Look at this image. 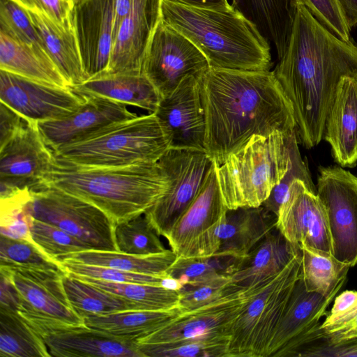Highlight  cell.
Instances as JSON below:
<instances>
[{
    "mask_svg": "<svg viewBox=\"0 0 357 357\" xmlns=\"http://www.w3.org/2000/svg\"><path fill=\"white\" fill-rule=\"evenodd\" d=\"M170 147L168 132L150 113L112 124L54 154L79 166L124 167L158 162Z\"/></svg>",
    "mask_w": 357,
    "mask_h": 357,
    "instance_id": "cell-6",
    "label": "cell"
},
{
    "mask_svg": "<svg viewBox=\"0 0 357 357\" xmlns=\"http://www.w3.org/2000/svg\"><path fill=\"white\" fill-rule=\"evenodd\" d=\"M350 29L357 24V0H337Z\"/></svg>",
    "mask_w": 357,
    "mask_h": 357,
    "instance_id": "cell-53",
    "label": "cell"
},
{
    "mask_svg": "<svg viewBox=\"0 0 357 357\" xmlns=\"http://www.w3.org/2000/svg\"><path fill=\"white\" fill-rule=\"evenodd\" d=\"M26 12L47 54L70 87L86 82L89 78L84 70L75 34L62 31L41 14Z\"/></svg>",
    "mask_w": 357,
    "mask_h": 357,
    "instance_id": "cell-30",
    "label": "cell"
},
{
    "mask_svg": "<svg viewBox=\"0 0 357 357\" xmlns=\"http://www.w3.org/2000/svg\"><path fill=\"white\" fill-rule=\"evenodd\" d=\"M296 130L289 135V167L281 181L273 189L268 199L261 205L277 217L279 209L287 199L289 189L296 180L303 181L307 187L317 193V187L313 183L308 167L303 160L298 146Z\"/></svg>",
    "mask_w": 357,
    "mask_h": 357,
    "instance_id": "cell-42",
    "label": "cell"
},
{
    "mask_svg": "<svg viewBox=\"0 0 357 357\" xmlns=\"http://www.w3.org/2000/svg\"><path fill=\"white\" fill-rule=\"evenodd\" d=\"M301 266V250L278 274L244 289L246 301L234 321L227 357H267Z\"/></svg>",
    "mask_w": 357,
    "mask_h": 357,
    "instance_id": "cell-7",
    "label": "cell"
},
{
    "mask_svg": "<svg viewBox=\"0 0 357 357\" xmlns=\"http://www.w3.org/2000/svg\"><path fill=\"white\" fill-rule=\"evenodd\" d=\"M63 283L70 303L83 319L88 315H104L120 311L144 310L131 301L93 286L68 273Z\"/></svg>",
    "mask_w": 357,
    "mask_h": 357,
    "instance_id": "cell-33",
    "label": "cell"
},
{
    "mask_svg": "<svg viewBox=\"0 0 357 357\" xmlns=\"http://www.w3.org/2000/svg\"><path fill=\"white\" fill-rule=\"evenodd\" d=\"M317 195L323 204L331 238V254L357 264V176L341 166L320 167Z\"/></svg>",
    "mask_w": 357,
    "mask_h": 357,
    "instance_id": "cell-10",
    "label": "cell"
},
{
    "mask_svg": "<svg viewBox=\"0 0 357 357\" xmlns=\"http://www.w3.org/2000/svg\"><path fill=\"white\" fill-rule=\"evenodd\" d=\"M22 318L43 338L51 356L143 357L136 342L85 324L75 326L38 318Z\"/></svg>",
    "mask_w": 357,
    "mask_h": 357,
    "instance_id": "cell-15",
    "label": "cell"
},
{
    "mask_svg": "<svg viewBox=\"0 0 357 357\" xmlns=\"http://www.w3.org/2000/svg\"><path fill=\"white\" fill-rule=\"evenodd\" d=\"M11 1L26 10L44 15L62 31L75 33L72 17L73 3L68 0Z\"/></svg>",
    "mask_w": 357,
    "mask_h": 357,
    "instance_id": "cell-47",
    "label": "cell"
},
{
    "mask_svg": "<svg viewBox=\"0 0 357 357\" xmlns=\"http://www.w3.org/2000/svg\"><path fill=\"white\" fill-rule=\"evenodd\" d=\"M300 252L275 227L242 259L231 281L240 288H250L278 274Z\"/></svg>",
    "mask_w": 357,
    "mask_h": 357,
    "instance_id": "cell-25",
    "label": "cell"
},
{
    "mask_svg": "<svg viewBox=\"0 0 357 357\" xmlns=\"http://www.w3.org/2000/svg\"><path fill=\"white\" fill-rule=\"evenodd\" d=\"M0 70L36 81L70 87L52 61L0 31Z\"/></svg>",
    "mask_w": 357,
    "mask_h": 357,
    "instance_id": "cell-31",
    "label": "cell"
},
{
    "mask_svg": "<svg viewBox=\"0 0 357 357\" xmlns=\"http://www.w3.org/2000/svg\"><path fill=\"white\" fill-rule=\"evenodd\" d=\"M45 183L91 203L115 224L146 213L169 187V178L158 162L85 167L56 158Z\"/></svg>",
    "mask_w": 357,
    "mask_h": 357,
    "instance_id": "cell-4",
    "label": "cell"
},
{
    "mask_svg": "<svg viewBox=\"0 0 357 357\" xmlns=\"http://www.w3.org/2000/svg\"><path fill=\"white\" fill-rule=\"evenodd\" d=\"M71 87L78 91L135 106L150 113L155 112L162 98L157 89L144 73H102Z\"/></svg>",
    "mask_w": 357,
    "mask_h": 357,
    "instance_id": "cell-27",
    "label": "cell"
},
{
    "mask_svg": "<svg viewBox=\"0 0 357 357\" xmlns=\"http://www.w3.org/2000/svg\"><path fill=\"white\" fill-rule=\"evenodd\" d=\"M337 294L326 297L307 291L300 273L271 339L267 357H291L303 339L320 324Z\"/></svg>",
    "mask_w": 357,
    "mask_h": 357,
    "instance_id": "cell-22",
    "label": "cell"
},
{
    "mask_svg": "<svg viewBox=\"0 0 357 357\" xmlns=\"http://www.w3.org/2000/svg\"><path fill=\"white\" fill-rule=\"evenodd\" d=\"M43 338L16 310L0 306V357H50Z\"/></svg>",
    "mask_w": 357,
    "mask_h": 357,
    "instance_id": "cell-35",
    "label": "cell"
},
{
    "mask_svg": "<svg viewBox=\"0 0 357 357\" xmlns=\"http://www.w3.org/2000/svg\"><path fill=\"white\" fill-rule=\"evenodd\" d=\"M227 211L214 164L198 195L167 238L176 257H186L195 242L214 226Z\"/></svg>",
    "mask_w": 357,
    "mask_h": 357,
    "instance_id": "cell-24",
    "label": "cell"
},
{
    "mask_svg": "<svg viewBox=\"0 0 357 357\" xmlns=\"http://www.w3.org/2000/svg\"><path fill=\"white\" fill-rule=\"evenodd\" d=\"M0 100L23 117L38 123L63 118L83 102L71 87L45 83L0 70Z\"/></svg>",
    "mask_w": 357,
    "mask_h": 357,
    "instance_id": "cell-14",
    "label": "cell"
},
{
    "mask_svg": "<svg viewBox=\"0 0 357 357\" xmlns=\"http://www.w3.org/2000/svg\"><path fill=\"white\" fill-rule=\"evenodd\" d=\"M303 356H357V338L312 347L304 353Z\"/></svg>",
    "mask_w": 357,
    "mask_h": 357,
    "instance_id": "cell-50",
    "label": "cell"
},
{
    "mask_svg": "<svg viewBox=\"0 0 357 357\" xmlns=\"http://www.w3.org/2000/svg\"><path fill=\"white\" fill-rule=\"evenodd\" d=\"M0 266L66 272L61 262L47 255L32 241L1 234Z\"/></svg>",
    "mask_w": 357,
    "mask_h": 357,
    "instance_id": "cell-40",
    "label": "cell"
},
{
    "mask_svg": "<svg viewBox=\"0 0 357 357\" xmlns=\"http://www.w3.org/2000/svg\"><path fill=\"white\" fill-rule=\"evenodd\" d=\"M293 131L255 135L222 164L215 163L227 209L259 207L268 199L289 169V139Z\"/></svg>",
    "mask_w": 357,
    "mask_h": 357,
    "instance_id": "cell-5",
    "label": "cell"
},
{
    "mask_svg": "<svg viewBox=\"0 0 357 357\" xmlns=\"http://www.w3.org/2000/svg\"><path fill=\"white\" fill-rule=\"evenodd\" d=\"M190 6L201 8L227 10L233 8L228 0H171Z\"/></svg>",
    "mask_w": 357,
    "mask_h": 357,
    "instance_id": "cell-51",
    "label": "cell"
},
{
    "mask_svg": "<svg viewBox=\"0 0 357 357\" xmlns=\"http://www.w3.org/2000/svg\"><path fill=\"white\" fill-rule=\"evenodd\" d=\"M292 3L291 35L273 73L292 105L297 139L311 149L323 139L341 79L357 75V46L338 38L305 6Z\"/></svg>",
    "mask_w": 357,
    "mask_h": 357,
    "instance_id": "cell-1",
    "label": "cell"
},
{
    "mask_svg": "<svg viewBox=\"0 0 357 357\" xmlns=\"http://www.w3.org/2000/svg\"><path fill=\"white\" fill-rule=\"evenodd\" d=\"M68 1L73 3V0H68Z\"/></svg>",
    "mask_w": 357,
    "mask_h": 357,
    "instance_id": "cell-54",
    "label": "cell"
},
{
    "mask_svg": "<svg viewBox=\"0 0 357 357\" xmlns=\"http://www.w3.org/2000/svg\"><path fill=\"white\" fill-rule=\"evenodd\" d=\"M30 233L32 241L47 255L56 261L61 256L66 254L91 250L58 227L32 217L30 221Z\"/></svg>",
    "mask_w": 357,
    "mask_h": 357,
    "instance_id": "cell-43",
    "label": "cell"
},
{
    "mask_svg": "<svg viewBox=\"0 0 357 357\" xmlns=\"http://www.w3.org/2000/svg\"><path fill=\"white\" fill-rule=\"evenodd\" d=\"M158 162L169 178V187L145 215L167 239L198 195L215 162L206 150L170 147Z\"/></svg>",
    "mask_w": 357,
    "mask_h": 357,
    "instance_id": "cell-9",
    "label": "cell"
},
{
    "mask_svg": "<svg viewBox=\"0 0 357 357\" xmlns=\"http://www.w3.org/2000/svg\"><path fill=\"white\" fill-rule=\"evenodd\" d=\"M161 0H134L114 41L107 70L141 74L146 49L160 20Z\"/></svg>",
    "mask_w": 357,
    "mask_h": 357,
    "instance_id": "cell-21",
    "label": "cell"
},
{
    "mask_svg": "<svg viewBox=\"0 0 357 357\" xmlns=\"http://www.w3.org/2000/svg\"><path fill=\"white\" fill-rule=\"evenodd\" d=\"M14 109L0 102V147L6 144L27 122Z\"/></svg>",
    "mask_w": 357,
    "mask_h": 357,
    "instance_id": "cell-49",
    "label": "cell"
},
{
    "mask_svg": "<svg viewBox=\"0 0 357 357\" xmlns=\"http://www.w3.org/2000/svg\"><path fill=\"white\" fill-rule=\"evenodd\" d=\"M70 274L98 288L136 303L146 310H167L178 306L179 294L174 287L163 284L109 282Z\"/></svg>",
    "mask_w": 357,
    "mask_h": 357,
    "instance_id": "cell-36",
    "label": "cell"
},
{
    "mask_svg": "<svg viewBox=\"0 0 357 357\" xmlns=\"http://www.w3.org/2000/svg\"><path fill=\"white\" fill-rule=\"evenodd\" d=\"M277 217L261 206L227 209L215 255L246 257L274 228Z\"/></svg>",
    "mask_w": 357,
    "mask_h": 357,
    "instance_id": "cell-26",
    "label": "cell"
},
{
    "mask_svg": "<svg viewBox=\"0 0 357 357\" xmlns=\"http://www.w3.org/2000/svg\"><path fill=\"white\" fill-rule=\"evenodd\" d=\"M73 89L84 98L76 110L59 119L37 123L43 138L53 152L112 124L137 116L126 104Z\"/></svg>",
    "mask_w": 357,
    "mask_h": 357,
    "instance_id": "cell-16",
    "label": "cell"
},
{
    "mask_svg": "<svg viewBox=\"0 0 357 357\" xmlns=\"http://www.w3.org/2000/svg\"><path fill=\"white\" fill-rule=\"evenodd\" d=\"M205 150L216 165L255 135L296 130L292 105L273 71L209 68L199 80Z\"/></svg>",
    "mask_w": 357,
    "mask_h": 357,
    "instance_id": "cell-2",
    "label": "cell"
},
{
    "mask_svg": "<svg viewBox=\"0 0 357 357\" xmlns=\"http://www.w3.org/2000/svg\"><path fill=\"white\" fill-rule=\"evenodd\" d=\"M67 273L115 282L165 284V277L132 273L101 266L83 264L70 259L60 261Z\"/></svg>",
    "mask_w": 357,
    "mask_h": 357,
    "instance_id": "cell-45",
    "label": "cell"
},
{
    "mask_svg": "<svg viewBox=\"0 0 357 357\" xmlns=\"http://www.w3.org/2000/svg\"><path fill=\"white\" fill-rule=\"evenodd\" d=\"M246 299L245 289L237 287L211 303L183 312L136 343L169 342L218 334L230 335L232 324Z\"/></svg>",
    "mask_w": 357,
    "mask_h": 357,
    "instance_id": "cell-20",
    "label": "cell"
},
{
    "mask_svg": "<svg viewBox=\"0 0 357 357\" xmlns=\"http://www.w3.org/2000/svg\"><path fill=\"white\" fill-rule=\"evenodd\" d=\"M30 192L26 210L32 218L58 227L91 250L117 251L115 222L98 207L46 183Z\"/></svg>",
    "mask_w": 357,
    "mask_h": 357,
    "instance_id": "cell-8",
    "label": "cell"
},
{
    "mask_svg": "<svg viewBox=\"0 0 357 357\" xmlns=\"http://www.w3.org/2000/svg\"><path fill=\"white\" fill-rule=\"evenodd\" d=\"M326 318L318 326L324 333H333L357 319V290H346L336 296Z\"/></svg>",
    "mask_w": 357,
    "mask_h": 357,
    "instance_id": "cell-48",
    "label": "cell"
},
{
    "mask_svg": "<svg viewBox=\"0 0 357 357\" xmlns=\"http://www.w3.org/2000/svg\"><path fill=\"white\" fill-rule=\"evenodd\" d=\"M210 68L204 54L161 18L144 56L142 73L164 97L185 78L201 77Z\"/></svg>",
    "mask_w": 357,
    "mask_h": 357,
    "instance_id": "cell-11",
    "label": "cell"
},
{
    "mask_svg": "<svg viewBox=\"0 0 357 357\" xmlns=\"http://www.w3.org/2000/svg\"><path fill=\"white\" fill-rule=\"evenodd\" d=\"M276 227L291 243L331 253L326 211L317 193L301 180L291 185L277 215Z\"/></svg>",
    "mask_w": 357,
    "mask_h": 357,
    "instance_id": "cell-18",
    "label": "cell"
},
{
    "mask_svg": "<svg viewBox=\"0 0 357 357\" xmlns=\"http://www.w3.org/2000/svg\"><path fill=\"white\" fill-rule=\"evenodd\" d=\"M190 76L161 98L154 112L171 139V147L205 150L206 120L199 80Z\"/></svg>",
    "mask_w": 357,
    "mask_h": 357,
    "instance_id": "cell-19",
    "label": "cell"
},
{
    "mask_svg": "<svg viewBox=\"0 0 357 357\" xmlns=\"http://www.w3.org/2000/svg\"><path fill=\"white\" fill-rule=\"evenodd\" d=\"M230 335H211L174 342L136 343L143 357H227Z\"/></svg>",
    "mask_w": 357,
    "mask_h": 357,
    "instance_id": "cell-38",
    "label": "cell"
},
{
    "mask_svg": "<svg viewBox=\"0 0 357 357\" xmlns=\"http://www.w3.org/2000/svg\"><path fill=\"white\" fill-rule=\"evenodd\" d=\"M232 6L256 25L273 44L278 59L284 54L294 21L292 0H231Z\"/></svg>",
    "mask_w": 357,
    "mask_h": 357,
    "instance_id": "cell-29",
    "label": "cell"
},
{
    "mask_svg": "<svg viewBox=\"0 0 357 357\" xmlns=\"http://www.w3.org/2000/svg\"><path fill=\"white\" fill-rule=\"evenodd\" d=\"M303 5L330 32L338 38L350 40V31L337 0H293Z\"/></svg>",
    "mask_w": 357,
    "mask_h": 357,
    "instance_id": "cell-46",
    "label": "cell"
},
{
    "mask_svg": "<svg viewBox=\"0 0 357 357\" xmlns=\"http://www.w3.org/2000/svg\"><path fill=\"white\" fill-rule=\"evenodd\" d=\"M54 154L43 138L36 122L28 120L0 147V195L35 190L45 184Z\"/></svg>",
    "mask_w": 357,
    "mask_h": 357,
    "instance_id": "cell-13",
    "label": "cell"
},
{
    "mask_svg": "<svg viewBox=\"0 0 357 357\" xmlns=\"http://www.w3.org/2000/svg\"><path fill=\"white\" fill-rule=\"evenodd\" d=\"M300 248L301 274L307 290L326 297L338 293L351 267L337 260L331 252L305 245Z\"/></svg>",
    "mask_w": 357,
    "mask_h": 357,
    "instance_id": "cell-34",
    "label": "cell"
},
{
    "mask_svg": "<svg viewBox=\"0 0 357 357\" xmlns=\"http://www.w3.org/2000/svg\"><path fill=\"white\" fill-rule=\"evenodd\" d=\"M243 258L215 255L207 257H176L167 271L169 281L180 285L231 275Z\"/></svg>",
    "mask_w": 357,
    "mask_h": 357,
    "instance_id": "cell-37",
    "label": "cell"
},
{
    "mask_svg": "<svg viewBox=\"0 0 357 357\" xmlns=\"http://www.w3.org/2000/svg\"><path fill=\"white\" fill-rule=\"evenodd\" d=\"M114 11V0H73L74 30L89 79L107 70L113 45Z\"/></svg>",
    "mask_w": 357,
    "mask_h": 357,
    "instance_id": "cell-17",
    "label": "cell"
},
{
    "mask_svg": "<svg viewBox=\"0 0 357 357\" xmlns=\"http://www.w3.org/2000/svg\"><path fill=\"white\" fill-rule=\"evenodd\" d=\"M334 160L342 167L357 163V75L339 82L324 131Z\"/></svg>",
    "mask_w": 357,
    "mask_h": 357,
    "instance_id": "cell-23",
    "label": "cell"
},
{
    "mask_svg": "<svg viewBox=\"0 0 357 357\" xmlns=\"http://www.w3.org/2000/svg\"><path fill=\"white\" fill-rule=\"evenodd\" d=\"M134 0H114V23L113 28V43L119 26L129 13Z\"/></svg>",
    "mask_w": 357,
    "mask_h": 357,
    "instance_id": "cell-52",
    "label": "cell"
},
{
    "mask_svg": "<svg viewBox=\"0 0 357 357\" xmlns=\"http://www.w3.org/2000/svg\"><path fill=\"white\" fill-rule=\"evenodd\" d=\"M0 31L51 59L26 10L11 0H0Z\"/></svg>",
    "mask_w": 357,
    "mask_h": 357,
    "instance_id": "cell-41",
    "label": "cell"
},
{
    "mask_svg": "<svg viewBox=\"0 0 357 357\" xmlns=\"http://www.w3.org/2000/svg\"><path fill=\"white\" fill-rule=\"evenodd\" d=\"M160 18L195 45L211 68L268 71L273 66L269 42L234 7L208 9L161 0Z\"/></svg>",
    "mask_w": 357,
    "mask_h": 357,
    "instance_id": "cell-3",
    "label": "cell"
},
{
    "mask_svg": "<svg viewBox=\"0 0 357 357\" xmlns=\"http://www.w3.org/2000/svg\"><path fill=\"white\" fill-rule=\"evenodd\" d=\"M19 298L17 312L22 317L38 318L70 325H84L75 311L63 283L67 272L0 266Z\"/></svg>",
    "mask_w": 357,
    "mask_h": 357,
    "instance_id": "cell-12",
    "label": "cell"
},
{
    "mask_svg": "<svg viewBox=\"0 0 357 357\" xmlns=\"http://www.w3.org/2000/svg\"><path fill=\"white\" fill-rule=\"evenodd\" d=\"M183 312L178 305L167 310H130L104 315H88L83 320L89 328L137 342Z\"/></svg>",
    "mask_w": 357,
    "mask_h": 357,
    "instance_id": "cell-28",
    "label": "cell"
},
{
    "mask_svg": "<svg viewBox=\"0 0 357 357\" xmlns=\"http://www.w3.org/2000/svg\"><path fill=\"white\" fill-rule=\"evenodd\" d=\"M238 287L232 284L230 275H222L209 280L180 285L179 307L190 311L211 303Z\"/></svg>",
    "mask_w": 357,
    "mask_h": 357,
    "instance_id": "cell-44",
    "label": "cell"
},
{
    "mask_svg": "<svg viewBox=\"0 0 357 357\" xmlns=\"http://www.w3.org/2000/svg\"><path fill=\"white\" fill-rule=\"evenodd\" d=\"M114 240L117 251L130 255L146 256L167 250L145 213L116 223Z\"/></svg>",
    "mask_w": 357,
    "mask_h": 357,
    "instance_id": "cell-39",
    "label": "cell"
},
{
    "mask_svg": "<svg viewBox=\"0 0 357 357\" xmlns=\"http://www.w3.org/2000/svg\"><path fill=\"white\" fill-rule=\"evenodd\" d=\"M172 250L151 255L141 256L119 251L88 250L61 256L58 261L64 259L137 273L144 275L162 276L167 279V271L176 259Z\"/></svg>",
    "mask_w": 357,
    "mask_h": 357,
    "instance_id": "cell-32",
    "label": "cell"
}]
</instances>
